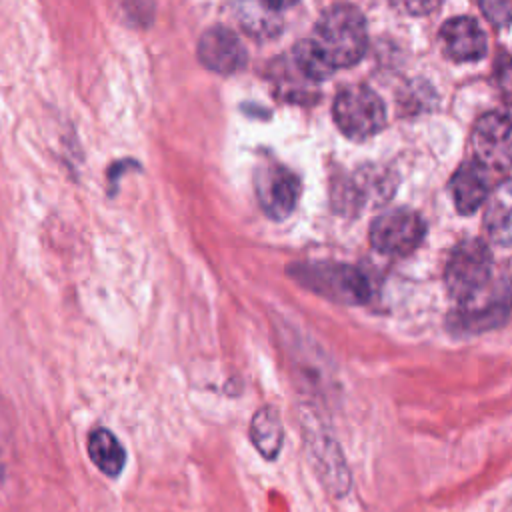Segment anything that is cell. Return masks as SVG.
<instances>
[{"label": "cell", "mask_w": 512, "mask_h": 512, "mask_svg": "<svg viewBox=\"0 0 512 512\" xmlns=\"http://www.w3.org/2000/svg\"><path fill=\"white\" fill-rule=\"evenodd\" d=\"M310 40L332 70L352 66L362 60L368 46L364 16L352 6H334L320 18Z\"/></svg>", "instance_id": "1"}, {"label": "cell", "mask_w": 512, "mask_h": 512, "mask_svg": "<svg viewBox=\"0 0 512 512\" xmlns=\"http://www.w3.org/2000/svg\"><path fill=\"white\" fill-rule=\"evenodd\" d=\"M292 276L308 290L340 304H362L370 298V284L364 274L346 264H298L292 268Z\"/></svg>", "instance_id": "2"}, {"label": "cell", "mask_w": 512, "mask_h": 512, "mask_svg": "<svg viewBox=\"0 0 512 512\" xmlns=\"http://www.w3.org/2000/svg\"><path fill=\"white\" fill-rule=\"evenodd\" d=\"M492 272V254L478 238L460 242L446 264L444 282L454 300L466 304L482 294L488 286Z\"/></svg>", "instance_id": "3"}, {"label": "cell", "mask_w": 512, "mask_h": 512, "mask_svg": "<svg viewBox=\"0 0 512 512\" xmlns=\"http://www.w3.org/2000/svg\"><path fill=\"white\" fill-rule=\"evenodd\" d=\"M336 126L350 138L362 140L382 130L386 110L376 92L366 86H348L334 100Z\"/></svg>", "instance_id": "4"}, {"label": "cell", "mask_w": 512, "mask_h": 512, "mask_svg": "<svg viewBox=\"0 0 512 512\" xmlns=\"http://www.w3.org/2000/svg\"><path fill=\"white\" fill-rule=\"evenodd\" d=\"M424 238V222L410 208H392L370 226V244L386 256L410 254Z\"/></svg>", "instance_id": "5"}, {"label": "cell", "mask_w": 512, "mask_h": 512, "mask_svg": "<svg viewBox=\"0 0 512 512\" xmlns=\"http://www.w3.org/2000/svg\"><path fill=\"white\" fill-rule=\"evenodd\" d=\"M472 150L484 168H512V114L488 112L472 130Z\"/></svg>", "instance_id": "6"}, {"label": "cell", "mask_w": 512, "mask_h": 512, "mask_svg": "<svg viewBox=\"0 0 512 512\" xmlns=\"http://www.w3.org/2000/svg\"><path fill=\"white\" fill-rule=\"evenodd\" d=\"M512 314V284H502L490 298L478 294L474 300L460 304V310L450 316V326L454 332L476 334L492 330L506 322Z\"/></svg>", "instance_id": "7"}, {"label": "cell", "mask_w": 512, "mask_h": 512, "mask_svg": "<svg viewBox=\"0 0 512 512\" xmlns=\"http://www.w3.org/2000/svg\"><path fill=\"white\" fill-rule=\"evenodd\" d=\"M254 182L260 206L268 216L276 220L290 216L300 192V184L294 172L280 164H262L256 170Z\"/></svg>", "instance_id": "8"}, {"label": "cell", "mask_w": 512, "mask_h": 512, "mask_svg": "<svg viewBox=\"0 0 512 512\" xmlns=\"http://www.w3.org/2000/svg\"><path fill=\"white\" fill-rule=\"evenodd\" d=\"M198 60L212 72L234 74L246 66V50L226 26L208 28L198 40Z\"/></svg>", "instance_id": "9"}, {"label": "cell", "mask_w": 512, "mask_h": 512, "mask_svg": "<svg viewBox=\"0 0 512 512\" xmlns=\"http://www.w3.org/2000/svg\"><path fill=\"white\" fill-rule=\"evenodd\" d=\"M440 44L456 62L480 60L486 54V36L476 20L468 16L450 18L440 28Z\"/></svg>", "instance_id": "10"}, {"label": "cell", "mask_w": 512, "mask_h": 512, "mask_svg": "<svg viewBox=\"0 0 512 512\" xmlns=\"http://www.w3.org/2000/svg\"><path fill=\"white\" fill-rule=\"evenodd\" d=\"M450 192L460 214H470L478 210V206L488 196L486 168L476 160L464 162L452 176Z\"/></svg>", "instance_id": "11"}, {"label": "cell", "mask_w": 512, "mask_h": 512, "mask_svg": "<svg viewBox=\"0 0 512 512\" xmlns=\"http://www.w3.org/2000/svg\"><path fill=\"white\" fill-rule=\"evenodd\" d=\"M92 464L108 478H118L126 466V450L116 434L104 426H96L86 442Z\"/></svg>", "instance_id": "12"}, {"label": "cell", "mask_w": 512, "mask_h": 512, "mask_svg": "<svg viewBox=\"0 0 512 512\" xmlns=\"http://www.w3.org/2000/svg\"><path fill=\"white\" fill-rule=\"evenodd\" d=\"M310 448H312L318 472L328 484V488L338 496L346 494L350 486V474L346 470V462L338 450V444L330 436H320V438H312Z\"/></svg>", "instance_id": "13"}, {"label": "cell", "mask_w": 512, "mask_h": 512, "mask_svg": "<svg viewBox=\"0 0 512 512\" xmlns=\"http://www.w3.org/2000/svg\"><path fill=\"white\" fill-rule=\"evenodd\" d=\"M484 226L498 244H512V180L502 182L488 198Z\"/></svg>", "instance_id": "14"}, {"label": "cell", "mask_w": 512, "mask_h": 512, "mask_svg": "<svg viewBox=\"0 0 512 512\" xmlns=\"http://www.w3.org/2000/svg\"><path fill=\"white\" fill-rule=\"evenodd\" d=\"M282 438V420L276 408L262 406L260 410H256L250 422V440L256 446V450L264 458L274 460L282 448Z\"/></svg>", "instance_id": "15"}, {"label": "cell", "mask_w": 512, "mask_h": 512, "mask_svg": "<svg viewBox=\"0 0 512 512\" xmlns=\"http://www.w3.org/2000/svg\"><path fill=\"white\" fill-rule=\"evenodd\" d=\"M294 60H296V66L300 68V72L312 80H324L334 72L332 66L324 60V56L320 54V50L316 48V44L310 38L296 44Z\"/></svg>", "instance_id": "16"}, {"label": "cell", "mask_w": 512, "mask_h": 512, "mask_svg": "<svg viewBox=\"0 0 512 512\" xmlns=\"http://www.w3.org/2000/svg\"><path fill=\"white\" fill-rule=\"evenodd\" d=\"M480 8L494 26L512 22V0H480Z\"/></svg>", "instance_id": "17"}, {"label": "cell", "mask_w": 512, "mask_h": 512, "mask_svg": "<svg viewBox=\"0 0 512 512\" xmlns=\"http://www.w3.org/2000/svg\"><path fill=\"white\" fill-rule=\"evenodd\" d=\"M496 84L502 100L512 106V58L502 56L496 62Z\"/></svg>", "instance_id": "18"}, {"label": "cell", "mask_w": 512, "mask_h": 512, "mask_svg": "<svg viewBox=\"0 0 512 512\" xmlns=\"http://www.w3.org/2000/svg\"><path fill=\"white\" fill-rule=\"evenodd\" d=\"M396 8H400L402 12L406 14H412V16H422V14H428L432 12L440 0H390Z\"/></svg>", "instance_id": "19"}, {"label": "cell", "mask_w": 512, "mask_h": 512, "mask_svg": "<svg viewBox=\"0 0 512 512\" xmlns=\"http://www.w3.org/2000/svg\"><path fill=\"white\" fill-rule=\"evenodd\" d=\"M270 10H284L290 8L292 4H296L298 0H262Z\"/></svg>", "instance_id": "20"}, {"label": "cell", "mask_w": 512, "mask_h": 512, "mask_svg": "<svg viewBox=\"0 0 512 512\" xmlns=\"http://www.w3.org/2000/svg\"><path fill=\"white\" fill-rule=\"evenodd\" d=\"M2 478H4V470H2V464H0V482H2Z\"/></svg>", "instance_id": "21"}]
</instances>
